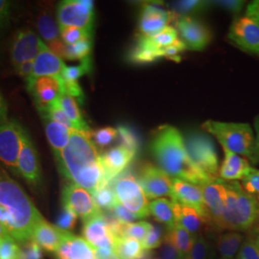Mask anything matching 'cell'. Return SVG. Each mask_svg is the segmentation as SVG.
Returning a JSON list of instances; mask_svg holds the SVG:
<instances>
[{"label": "cell", "mask_w": 259, "mask_h": 259, "mask_svg": "<svg viewBox=\"0 0 259 259\" xmlns=\"http://www.w3.org/2000/svg\"><path fill=\"white\" fill-rule=\"evenodd\" d=\"M91 133L72 131L67 145L55 158L60 172L65 178L93 196L107 183L100 160L101 154Z\"/></svg>", "instance_id": "obj_1"}, {"label": "cell", "mask_w": 259, "mask_h": 259, "mask_svg": "<svg viewBox=\"0 0 259 259\" xmlns=\"http://www.w3.org/2000/svg\"><path fill=\"white\" fill-rule=\"evenodd\" d=\"M150 149L159 168L172 179L199 186L215 181L192 162L187 154L183 135L173 126L158 127L151 140Z\"/></svg>", "instance_id": "obj_2"}, {"label": "cell", "mask_w": 259, "mask_h": 259, "mask_svg": "<svg viewBox=\"0 0 259 259\" xmlns=\"http://www.w3.org/2000/svg\"><path fill=\"white\" fill-rule=\"evenodd\" d=\"M0 205L12 217L11 236L19 243L31 239L35 227L44 218L22 188L4 172H0Z\"/></svg>", "instance_id": "obj_3"}, {"label": "cell", "mask_w": 259, "mask_h": 259, "mask_svg": "<svg viewBox=\"0 0 259 259\" xmlns=\"http://www.w3.org/2000/svg\"><path fill=\"white\" fill-rule=\"evenodd\" d=\"M225 189L223 231L249 232L259 222V202L239 182L222 180Z\"/></svg>", "instance_id": "obj_4"}, {"label": "cell", "mask_w": 259, "mask_h": 259, "mask_svg": "<svg viewBox=\"0 0 259 259\" xmlns=\"http://www.w3.org/2000/svg\"><path fill=\"white\" fill-rule=\"evenodd\" d=\"M202 128L213 135L224 150L250 159L255 136L250 124L207 120L203 124Z\"/></svg>", "instance_id": "obj_5"}, {"label": "cell", "mask_w": 259, "mask_h": 259, "mask_svg": "<svg viewBox=\"0 0 259 259\" xmlns=\"http://www.w3.org/2000/svg\"><path fill=\"white\" fill-rule=\"evenodd\" d=\"M116 200L139 219L149 215L148 198L139 185V181L132 174H123L111 183Z\"/></svg>", "instance_id": "obj_6"}, {"label": "cell", "mask_w": 259, "mask_h": 259, "mask_svg": "<svg viewBox=\"0 0 259 259\" xmlns=\"http://www.w3.org/2000/svg\"><path fill=\"white\" fill-rule=\"evenodd\" d=\"M185 144L195 165L210 179H219L218 155L212 140L204 134L193 133L186 137Z\"/></svg>", "instance_id": "obj_7"}, {"label": "cell", "mask_w": 259, "mask_h": 259, "mask_svg": "<svg viewBox=\"0 0 259 259\" xmlns=\"http://www.w3.org/2000/svg\"><path fill=\"white\" fill-rule=\"evenodd\" d=\"M94 3L90 0H65L57 8L59 27H77L93 30Z\"/></svg>", "instance_id": "obj_8"}, {"label": "cell", "mask_w": 259, "mask_h": 259, "mask_svg": "<svg viewBox=\"0 0 259 259\" xmlns=\"http://www.w3.org/2000/svg\"><path fill=\"white\" fill-rule=\"evenodd\" d=\"M25 130L17 121L7 120L0 125V161L19 174L18 162Z\"/></svg>", "instance_id": "obj_9"}, {"label": "cell", "mask_w": 259, "mask_h": 259, "mask_svg": "<svg viewBox=\"0 0 259 259\" xmlns=\"http://www.w3.org/2000/svg\"><path fill=\"white\" fill-rule=\"evenodd\" d=\"M228 38L242 51L259 57V21L246 16L232 21Z\"/></svg>", "instance_id": "obj_10"}, {"label": "cell", "mask_w": 259, "mask_h": 259, "mask_svg": "<svg viewBox=\"0 0 259 259\" xmlns=\"http://www.w3.org/2000/svg\"><path fill=\"white\" fill-rule=\"evenodd\" d=\"M27 90L37 111L42 113L65 93L64 80L62 76L39 77L27 85Z\"/></svg>", "instance_id": "obj_11"}, {"label": "cell", "mask_w": 259, "mask_h": 259, "mask_svg": "<svg viewBox=\"0 0 259 259\" xmlns=\"http://www.w3.org/2000/svg\"><path fill=\"white\" fill-rule=\"evenodd\" d=\"M64 207L81 217L83 222L102 212L95 204L93 195L73 183L65 185L62 192Z\"/></svg>", "instance_id": "obj_12"}, {"label": "cell", "mask_w": 259, "mask_h": 259, "mask_svg": "<svg viewBox=\"0 0 259 259\" xmlns=\"http://www.w3.org/2000/svg\"><path fill=\"white\" fill-rule=\"evenodd\" d=\"M173 179L159 167L151 163L144 164L140 169L139 183L148 199H160L172 196Z\"/></svg>", "instance_id": "obj_13"}, {"label": "cell", "mask_w": 259, "mask_h": 259, "mask_svg": "<svg viewBox=\"0 0 259 259\" xmlns=\"http://www.w3.org/2000/svg\"><path fill=\"white\" fill-rule=\"evenodd\" d=\"M42 41L28 28L19 29L13 38L11 46V60L16 68L20 64L35 60L40 52Z\"/></svg>", "instance_id": "obj_14"}, {"label": "cell", "mask_w": 259, "mask_h": 259, "mask_svg": "<svg viewBox=\"0 0 259 259\" xmlns=\"http://www.w3.org/2000/svg\"><path fill=\"white\" fill-rule=\"evenodd\" d=\"M83 239L93 249L113 250L114 234L106 215L103 212L83 222Z\"/></svg>", "instance_id": "obj_15"}, {"label": "cell", "mask_w": 259, "mask_h": 259, "mask_svg": "<svg viewBox=\"0 0 259 259\" xmlns=\"http://www.w3.org/2000/svg\"><path fill=\"white\" fill-rule=\"evenodd\" d=\"M177 28L187 49L202 51L211 40V32L198 19L189 16L177 19Z\"/></svg>", "instance_id": "obj_16"}, {"label": "cell", "mask_w": 259, "mask_h": 259, "mask_svg": "<svg viewBox=\"0 0 259 259\" xmlns=\"http://www.w3.org/2000/svg\"><path fill=\"white\" fill-rule=\"evenodd\" d=\"M204 204L209 216L211 228L222 232L223 217L225 210V189L222 180L217 179L201 186Z\"/></svg>", "instance_id": "obj_17"}, {"label": "cell", "mask_w": 259, "mask_h": 259, "mask_svg": "<svg viewBox=\"0 0 259 259\" xmlns=\"http://www.w3.org/2000/svg\"><path fill=\"white\" fill-rule=\"evenodd\" d=\"M19 174L30 185L37 186L41 182V169L36 147L25 131L18 162Z\"/></svg>", "instance_id": "obj_18"}, {"label": "cell", "mask_w": 259, "mask_h": 259, "mask_svg": "<svg viewBox=\"0 0 259 259\" xmlns=\"http://www.w3.org/2000/svg\"><path fill=\"white\" fill-rule=\"evenodd\" d=\"M136 153L123 145L110 149L100 156L105 182L111 184L113 180L125 171L134 159Z\"/></svg>", "instance_id": "obj_19"}, {"label": "cell", "mask_w": 259, "mask_h": 259, "mask_svg": "<svg viewBox=\"0 0 259 259\" xmlns=\"http://www.w3.org/2000/svg\"><path fill=\"white\" fill-rule=\"evenodd\" d=\"M171 13L163 9L160 4L146 3L142 6L139 19V32L142 37H152L167 27Z\"/></svg>", "instance_id": "obj_20"}, {"label": "cell", "mask_w": 259, "mask_h": 259, "mask_svg": "<svg viewBox=\"0 0 259 259\" xmlns=\"http://www.w3.org/2000/svg\"><path fill=\"white\" fill-rule=\"evenodd\" d=\"M171 199L172 201H176L180 204L193 207L210 222L204 204V195L201 186L190 184L183 180L173 179Z\"/></svg>", "instance_id": "obj_21"}, {"label": "cell", "mask_w": 259, "mask_h": 259, "mask_svg": "<svg viewBox=\"0 0 259 259\" xmlns=\"http://www.w3.org/2000/svg\"><path fill=\"white\" fill-rule=\"evenodd\" d=\"M65 67L66 65H65L64 61L58 56L53 54L44 42L40 52L35 59L33 74L26 80V87L39 77L62 76Z\"/></svg>", "instance_id": "obj_22"}, {"label": "cell", "mask_w": 259, "mask_h": 259, "mask_svg": "<svg viewBox=\"0 0 259 259\" xmlns=\"http://www.w3.org/2000/svg\"><path fill=\"white\" fill-rule=\"evenodd\" d=\"M55 254L57 259H96L93 247L82 237L69 232H65Z\"/></svg>", "instance_id": "obj_23"}, {"label": "cell", "mask_w": 259, "mask_h": 259, "mask_svg": "<svg viewBox=\"0 0 259 259\" xmlns=\"http://www.w3.org/2000/svg\"><path fill=\"white\" fill-rule=\"evenodd\" d=\"M171 203L177 224L190 232L194 237L203 234L207 227H211L210 222L193 207L180 204L176 201Z\"/></svg>", "instance_id": "obj_24"}, {"label": "cell", "mask_w": 259, "mask_h": 259, "mask_svg": "<svg viewBox=\"0 0 259 259\" xmlns=\"http://www.w3.org/2000/svg\"><path fill=\"white\" fill-rule=\"evenodd\" d=\"M225 158L219 170V179L228 182L243 181L252 170L248 159L231 151L224 150Z\"/></svg>", "instance_id": "obj_25"}, {"label": "cell", "mask_w": 259, "mask_h": 259, "mask_svg": "<svg viewBox=\"0 0 259 259\" xmlns=\"http://www.w3.org/2000/svg\"><path fill=\"white\" fill-rule=\"evenodd\" d=\"M65 231L47 222L45 219L37 223L33 232L32 239L45 250L55 252L64 238Z\"/></svg>", "instance_id": "obj_26"}, {"label": "cell", "mask_w": 259, "mask_h": 259, "mask_svg": "<svg viewBox=\"0 0 259 259\" xmlns=\"http://www.w3.org/2000/svg\"><path fill=\"white\" fill-rule=\"evenodd\" d=\"M40 117L45 125L47 140L56 157L67 145L73 130L68 129L65 126L59 124L58 122L49 118L47 115H40Z\"/></svg>", "instance_id": "obj_27"}, {"label": "cell", "mask_w": 259, "mask_h": 259, "mask_svg": "<svg viewBox=\"0 0 259 259\" xmlns=\"http://www.w3.org/2000/svg\"><path fill=\"white\" fill-rule=\"evenodd\" d=\"M245 239L242 232H222L216 239V257L218 259H234Z\"/></svg>", "instance_id": "obj_28"}, {"label": "cell", "mask_w": 259, "mask_h": 259, "mask_svg": "<svg viewBox=\"0 0 259 259\" xmlns=\"http://www.w3.org/2000/svg\"><path fill=\"white\" fill-rule=\"evenodd\" d=\"M178 32L176 29L167 26L161 32L152 37L140 36L137 44V47L146 49L149 51L158 52L161 49L173 45L178 39Z\"/></svg>", "instance_id": "obj_29"}, {"label": "cell", "mask_w": 259, "mask_h": 259, "mask_svg": "<svg viewBox=\"0 0 259 259\" xmlns=\"http://www.w3.org/2000/svg\"><path fill=\"white\" fill-rule=\"evenodd\" d=\"M149 214L158 222L165 225L167 231L174 229L177 225L172 203L164 198L154 200L149 204Z\"/></svg>", "instance_id": "obj_30"}, {"label": "cell", "mask_w": 259, "mask_h": 259, "mask_svg": "<svg viewBox=\"0 0 259 259\" xmlns=\"http://www.w3.org/2000/svg\"><path fill=\"white\" fill-rule=\"evenodd\" d=\"M113 251L121 259H141L146 254V250L143 249L142 243L124 236L114 237Z\"/></svg>", "instance_id": "obj_31"}, {"label": "cell", "mask_w": 259, "mask_h": 259, "mask_svg": "<svg viewBox=\"0 0 259 259\" xmlns=\"http://www.w3.org/2000/svg\"><path fill=\"white\" fill-rule=\"evenodd\" d=\"M37 28L39 35L47 42V45L61 39L59 24L52 16L51 12H49L48 10H42L38 13Z\"/></svg>", "instance_id": "obj_32"}, {"label": "cell", "mask_w": 259, "mask_h": 259, "mask_svg": "<svg viewBox=\"0 0 259 259\" xmlns=\"http://www.w3.org/2000/svg\"><path fill=\"white\" fill-rule=\"evenodd\" d=\"M164 238L173 244L184 259L186 258L190 252L194 243V236L179 224H177L174 229L167 231Z\"/></svg>", "instance_id": "obj_33"}, {"label": "cell", "mask_w": 259, "mask_h": 259, "mask_svg": "<svg viewBox=\"0 0 259 259\" xmlns=\"http://www.w3.org/2000/svg\"><path fill=\"white\" fill-rule=\"evenodd\" d=\"M59 103L62 109L64 110L66 115L69 117V119L72 121L78 128L79 132L83 133H91V129L87 122L83 118V115L81 113V111L79 109L78 103L76 101L74 97L67 95V94H63L59 98Z\"/></svg>", "instance_id": "obj_34"}, {"label": "cell", "mask_w": 259, "mask_h": 259, "mask_svg": "<svg viewBox=\"0 0 259 259\" xmlns=\"http://www.w3.org/2000/svg\"><path fill=\"white\" fill-rule=\"evenodd\" d=\"M152 225L145 221H139V222L131 223V224H121L118 223L117 227L114 229L113 234L115 236H124L129 237L142 243L149 230L151 229Z\"/></svg>", "instance_id": "obj_35"}, {"label": "cell", "mask_w": 259, "mask_h": 259, "mask_svg": "<svg viewBox=\"0 0 259 259\" xmlns=\"http://www.w3.org/2000/svg\"><path fill=\"white\" fill-rule=\"evenodd\" d=\"M216 251L214 246L204 234L194 237V243L190 252L185 259H215Z\"/></svg>", "instance_id": "obj_36"}, {"label": "cell", "mask_w": 259, "mask_h": 259, "mask_svg": "<svg viewBox=\"0 0 259 259\" xmlns=\"http://www.w3.org/2000/svg\"><path fill=\"white\" fill-rule=\"evenodd\" d=\"M234 259H259V232L256 230H251L245 236Z\"/></svg>", "instance_id": "obj_37"}, {"label": "cell", "mask_w": 259, "mask_h": 259, "mask_svg": "<svg viewBox=\"0 0 259 259\" xmlns=\"http://www.w3.org/2000/svg\"><path fill=\"white\" fill-rule=\"evenodd\" d=\"M94 202L98 208L102 210H112L117 204V200L113 192L111 184H106L101 186L93 196Z\"/></svg>", "instance_id": "obj_38"}, {"label": "cell", "mask_w": 259, "mask_h": 259, "mask_svg": "<svg viewBox=\"0 0 259 259\" xmlns=\"http://www.w3.org/2000/svg\"><path fill=\"white\" fill-rule=\"evenodd\" d=\"M93 30L77 27H60V36L66 46H71L84 39H92Z\"/></svg>", "instance_id": "obj_39"}, {"label": "cell", "mask_w": 259, "mask_h": 259, "mask_svg": "<svg viewBox=\"0 0 259 259\" xmlns=\"http://www.w3.org/2000/svg\"><path fill=\"white\" fill-rule=\"evenodd\" d=\"M92 47H93L92 39H84L74 45L66 46L65 59L72 60V61L78 60L82 62L83 60L90 58Z\"/></svg>", "instance_id": "obj_40"}, {"label": "cell", "mask_w": 259, "mask_h": 259, "mask_svg": "<svg viewBox=\"0 0 259 259\" xmlns=\"http://www.w3.org/2000/svg\"><path fill=\"white\" fill-rule=\"evenodd\" d=\"M92 71L91 57L83 60L79 65L66 66L62 74V78L65 82H78V80L84 74Z\"/></svg>", "instance_id": "obj_41"}, {"label": "cell", "mask_w": 259, "mask_h": 259, "mask_svg": "<svg viewBox=\"0 0 259 259\" xmlns=\"http://www.w3.org/2000/svg\"><path fill=\"white\" fill-rule=\"evenodd\" d=\"M210 2L199 1V0H185L178 1L174 4V9L176 13L183 15V17H187L189 14H194L202 12L209 6Z\"/></svg>", "instance_id": "obj_42"}, {"label": "cell", "mask_w": 259, "mask_h": 259, "mask_svg": "<svg viewBox=\"0 0 259 259\" xmlns=\"http://www.w3.org/2000/svg\"><path fill=\"white\" fill-rule=\"evenodd\" d=\"M161 50L158 52H154V51H149V50L140 48L136 46L130 54V60H131V62H133L135 64L154 63L162 58Z\"/></svg>", "instance_id": "obj_43"}, {"label": "cell", "mask_w": 259, "mask_h": 259, "mask_svg": "<svg viewBox=\"0 0 259 259\" xmlns=\"http://www.w3.org/2000/svg\"><path fill=\"white\" fill-rule=\"evenodd\" d=\"M91 137L96 146L106 147L117 139L118 131L112 127H105L91 133Z\"/></svg>", "instance_id": "obj_44"}, {"label": "cell", "mask_w": 259, "mask_h": 259, "mask_svg": "<svg viewBox=\"0 0 259 259\" xmlns=\"http://www.w3.org/2000/svg\"><path fill=\"white\" fill-rule=\"evenodd\" d=\"M19 259H41L42 250L37 242L32 238L29 240L19 243Z\"/></svg>", "instance_id": "obj_45"}, {"label": "cell", "mask_w": 259, "mask_h": 259, "mask_svg": "<svg viewBox=\"0 0 259 259\" xmlns=\"http://www.w3.org/2000/svg\"><path fill=\"white\" fill-rule=\"evenodd\" d=\"M19 246L11 236L0 238V259H19Z\"/></svg>", "instance_id": "obj_46"}, {"label": "cell", "mask_w": 259, "mask_h": 259, "mask_svg": "<svg viewBox=\"0 0 259 259\" xmlns=\"http://www.w3.org/2000/svg\"><path fill=\"white\" fill-rule=\"evenodd\" d=\"M122 145L137 154L139 147V141L134 131L127 126H119L117 128Z\"/></svg>", "instance_id": "obj_47"}, {"label": "cell", "mask_w": 259, "mask_h": 259, "mask_svg": "<svg viewBox=\"0 0 259 259\" xmlns=\"http://www.w3.org/2000/svg\"><path fill=\"white\" fill-rule=\"evenodd\" d=\"M163 239L164 237L162 236L161 230L158 227L152 225L145 239L142 242L143 249L147 251L157 249L161 246Z\"/></svg>", "instance_id": "obj_48"}, {"label": "cell", "mask_w": 259, "mask_h": 259, "mask_svg": "<svg viewBox=\"0 0 259 259\" xmlns=\"http://www.w3.org/2000/svg\"><path fill=\"white\" fill-rule=\"evenodd\" d=\"M76 221H77V215L70 209L64 207L62 211L59 213L56 220V224L59 229L68 232L74 228Z\"/></svg>", "instance_id": "obj_49"}, {"label": "cell", "mask_w": 259, "mask_h": 259, "mask_svg": "<svg viewBox=\"0 0 259 259\" xmlns=\"http://www.w3.org/2000/svg\"><path fill=\"white\" fill-rule=\"evenodd\" d=\"M242 186L259 202V169L253 167L250 174L242 181Z\"/></svg>", "instance_id": "obj_50"}, {"label": "cell", "mask_w": 259, "mask_h": 259, "mask_svg": "<svg viewBox=\"0 0 259 259\" xmlns=\"http://www.w3.org/2000/svg\"><path fill=\"white\" fill-rule=\"evenodd\" d=\"M111 214L121 224H131V223L137 222L138 220H139L138 216H136L135 214L129 211L125 206H123L118 202L114 205L113 209L111 210Z\"/></svg>", "instance_id": "obj_51"}, {"label": "cell", "mask_w": 259, "mask_h": 259, "mask_svg": "<svg viewBox=\"0 0 259 259\" xmlns=\"http://www.w3.org/2000/svg\"><path fill=\"white\" fill-rule=\"evenodd\" d=\"M185 49H187V48H186L185 42L182 39L178 38L173 45L165 47L161 50L162 58L169 59V60H172L175 62H180V60H181L180 53L184 52Z\"/></svg>", "instance_id": "obj_52"}, {"label": "cell", "mask_w": 259, "mask_h": 259, "mask_svg": "<svg viewBox=\"0 0 259 259\" xmlns=\"http://www.w3.org/2000/svg\"><path fill=\"white\" fill-rule=\"evenodd\" d=\"M11 11L12 1L0 0V36L9 26Z\"/></svg>", "instance_id": "obj_53"}, {"label": "cell", "mask_w": 259, "mask_h": 259, "mask_svg": "<svg viewBox=\"0 0 259 259\" xmlns=\"http://www.w3.org/2000/svg\"><path fill=\"white\" fill-rule=\"evenodd\" d=\"M160 257L161 259H184L179 252V250L173 246V244L166 238L163 239L160 249Z\"/></svg>", "instance_id": "obj_54"}, {"label": "cell", "mask_w": 259, "mask_h": 259, "mask_svg": "<svg viewBox=\"0 0 259 259\" xmlns=\"http://www.w3.org/2000/svg\"><path fill=\"white\" fill-rule=\"evenodd\" d=\"M214 3L217 6L235 15H239L245 6V1H239V0H222V1H215Z\"/></svg>", "instance_id": "obj_55"}, {"label": "cell", "mask_w": 259, "mask_h": 259, "mask_svg": "<svg viewBox=\"0 0 259 259\" xmlns=\"http://www.w3.org/2000/svg\"><path fill=\"white\" fill-rule=\"evenodd\" d=\"M253 126H254V136H255V141H254V147L250 157V162L253 164L259 163V114L255 116L253 120Z\"/></svg>", "instance_id": "obj_56"}, {"label": "cell", "mask_w": 259, "mask_h": 259, "mask_svg": "<svg viewBox=\"0 0 259 259\" xmlns=\"http://www.w3.org/2000/svg\"><path fill=\"white\" fill-rule=\"evenodd\" d=\"M34 65H35V60H31L24 62L22 64H20L19 66H17L15 69L17 71V73L25 79V81L28 78L31 77V75L33 74L34 71Z\"/></svg>", "instance_id": "obj_57"}, {"label": "cell", "mask_w": 259, "mask_h": 259, "mask_svg": "<svg viewBox=\"0 0 259 259\" xmlns=\"http://www.w3.org/2000/svg\"><path fill=\"white\" fill-rule=\"evenodd\" d=\"M0 223L6 228V230L11 235V232L13 231V220L8 211L1 205H0Z\"/></svg>", "instance_id": "obj_58"}, {"label": "cell", "mask_w": 259, "mask_h": 259, "mask_svg": "<svg viewBox=\"0 0 259 259\" xmlns=\"http://www.w3.org/2000/svg\"><path fill=\"white\" fill-rule=\"evenodd\" d=\"M245 16L259 21V0L252 1L248 4Z\"/></svg>", "instance_id": "obj_59"}, {"label": "cell", "mask_w": 259, "mask_h": 259, "mask_svg": "<svg viewBox=\"0 0 259 259\" xmlns=\"http://www.w3.org/2000/svg\"><path fill=\"white\" fill-rule=\"evenodd\" d=\"M96 259H121L113 250L94 249Z\"/></svg>", "instance_id": "obj_60"}, {"label": "cell", "mask_w": 259, "mask_h": 259, "mask_svg": "<svg viewBox=\"0 0 259 259\" xmlns=\"http://www.w3.org/2000/svg\"><path fill=\"white\" fill-rule=\"evenodd\" d=\"M7 116H8L7 102L4 98V96L2 95V93H0V125L8 120Z\"/></svg>", "instance_id": "obj_61"}, {"label": "cell", "mask_w": 259, "mask_h": 259, "mask_svg": "<svg viewBox=\"0 0 259 259\" xmlns=\"http://www.w3.org/2000/svg\"><path fill=\"white\" fill-rule=\"evenodd\" d=\"M253 229H254V230H256V231L259 232V222L258 224H257V225H256V226L253 228ZM253 229H252V230H253Z\"/></svg>", "instance_id": "obj_62"}, {"label": "cell", "mask_w": 259, "mask_h": 259, "mask_svg": "<svg viewBox=\"0 0 259 259\" xmlns=\"http://www.w3.org/2000/svg\"><path fill=\"white\" fill-rule=\"evenodd\" d=\"M141 259H157V258H150V257H147V258H146V254H145V255H144V256H143V257H142V258Z\"/></svg>", "instance_id": "obj_63"}]
</instances>
